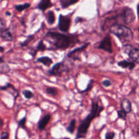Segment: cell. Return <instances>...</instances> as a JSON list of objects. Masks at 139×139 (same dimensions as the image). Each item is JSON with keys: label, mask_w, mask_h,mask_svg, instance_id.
Listing matches in <instances>:
<instances>
[{"label": "cell", "mask_w": 139, "mask_h": 139, "mask_svg": "<svg viewBox=\"0 0 139 139\" xmlns=\"http://www.w3.org/2000/svg\"><path fill=\"white\" fill-rule=\"evenodd\" d=\"M69 71V66L64 63V62H60L57 63L52 68L47 71L48 75L50 76H56V77H60L65 73H66Z\"/></svg>", "instance_id": "5b68a950"}, {"label": "cell", "mask_w": 139, "mask_h": 139, "mask_svg": "<svg viewBox=\"0 0 139 139\" xmlns=\"http://www.w3.org/2000/svg\"><path fill=\"white\" fill-rule=\"evenodd\" d=\"M117 116H118L119 119H122L123 120H126V119L127 114L122 109H119L117 111Z\"/></svg>", "instance_id": "484cf974"}, {"label": "cell", "mask_w": 139, "mask_h": 139, "mask_svg": "<svg viewBox=\"0 0 139 139\" xmlns=\"http://www.w3.org/2000/svg\"><path fill=\"white\" fill-rule=\"evenodd\" d=\"M31 6V3H22V4H18L15 6V9L16 10H17L18 12H21L24 11L25 9H28V8H30Z\"/></svg>", "instance_id": "7402d4cb"}, {"label": "cell", "mask_w": 139, "mask_h": 139, "mask_svg": "<svg viewBox=\"0 0 139 139\" xmlns=\"http://www.w3.org/2000/svg\"><path fill=\"white\" fill-rule=\"evenodd\" d=\"M43 40L50 44V47H47L49 50H65L79 42L76 35H65L56 31L46 33Z\"/></svg>", "instance_id": "6da1fadb"}, {"label": "cell", "mask_w": 139, "mask_h": 139, "mask_svg": "<svg viewBox=\"0 0 139 139\" xmlns=\"http://www.w3.org/2000/svg\"><path fill=\"white\" fill-rule=\"evenodd\" d=\"M3 124H4V123H3V120L2 119L0 118V129L2 128V127L3 126Z\"/></svg>", "instance_id": "d6a6232c"}, {"label": "cell", "mask_w": 139, "mask_h": 139, "mask_svg": "<svg viewBox=\"0 0 139 139\" xmlns=\"http://www.w3.org/2000/svg\"><path fill=\"white\" fill-rule=\"evenodd\" d=\"M138 33H139V27L138 28ZM138 40H139V36H138Z\"/></svg>", "instance_id": "8d00e7d4"}, {"label": "cell", "mask_w": 139, "mask_h": 139, "mask_svg": "<svg viewBox=\"0 0 139 139\" xmlns=\"http://www.w3.org/2000/svg\"><path fill=\"white\" fill-rule=\"evenodd\" d=\"M53 6V3L51 0H40L36 8L41 12H45L46 9Z\"/></svg>", "instance_id": "7c38bea8"}, {"label": "cell", "mask_w": 139, "mask_h": 139, "mask_svg": "<svg viewBox=\"0 0 139 139\" xmlns=\"http://www.w3.org/2000/svg\"><path fill=\"white\" fill-rule=\"evenodd\" d=\"M90 45V43H85L84 45L75 49L71 50L67 54V57L69 59L73 60H80V54L82 52H84Z\"/></svg>", "instance_id": "ba28073f"}, {"label": "cell", "mask_w": 139, "mask_h": 139, "mask_svg": "<svg viewBox=\"0 0 139 139\" xmlns=\"http://www.w3.org/2000/svg\"><path fill=\"white\" fill-rule=\"evenodd\" d=\"M117 65L123 69H128L129 70L132 71L135 68L136 64L133 61H129V60H123L117 63Z\"/></svg>", "instance_id": "5bb4252c"}, {"label": "cell", "mask_w": 139, "mask_h": 139, "mask_svg": "<svg viewBox=\"0 0 139 139\" xmlns=\"http://www.w3.org/2000/svg\"><path fill=\"white\" fill-rule=\"evenodd\" d=\"M46 92L47 94L50 95L51 97H56L58 94V90L55 88L47 86L46 88Z\"/></svg>", "instance_id": "603a6c76"}, {"label": "cell", "mask_w": 139, "mask_h": 139, "mask_svg": "<svg viewBox=\"0 0 139 139\" xmlns=\"http://www.w3.org/2000/svg\"><path fill=\"white\" fill-rule=\"evenodd\" d=\"M76 125V119H72L70 121L69 123L68 126L66 127V131L69 132L70 134H73L75 131V128Z\"/></svg>", "instance_id": "44dd1931"}, {"label": "cell", "mask_w": 139, "mask_h": 139, "mask_svg": "<svg viewBox=\"0 0 139 139\" xmlns=\"http://www.w3.org/2000/svg\"><path fill=\"white\" fill-rule=\"evenodd\" d=\"M10 71L9 65L5 62L3 57H0V72L2 73H8Z\"/></svg>", "instance_id": "e0dca14e"}, {"label": "cell", "mask_w": 139, "mask_h": 139, "mask_svg": "<svg viewBox=\"0 0 139 139\" xmlns=\"http://www.w3.org/2000/svg\"><path fill=\"white\" fill-rule=\"evenodd\" d=\"M93 84H94V80L90 79V82H89V83H88V85H87V88H86L85 90H83V91L79 92H80V93H85V92H88V91L91 90V89L92 88V87H93Z\"/></svg>", "instance_id": "83f0119b"}, {"label": "cell", "mask_w": 139, "mask_h": 139, "mask_svg": "<svg viewBox=\"0 0 139 139\" xmlns=\"http://www.w3.org/2000/svg\"><path fill=\"white\" fill-rule=\"evenodd\" d=\"M137 15H138V17L139 18V3L137 5Z\"/></svg>", "instance_id": "836d02e7"}, {"label": "cell", "mask_w": 139, "mask_h": 139, "mask_svg": "<svg viewBox=\"0 0 139 139\" xmlns=\"http://www.w3.org/2000/svg\"><path fill=\"white\" fill-rule=\"evenodd\" d=\"M6 28V22L5 19L0 17V33Z\"/></svg>", "instance_id": "4316f807"}, {"label": "cell", "mask_w": 139, "mask_h": 139, "mask_svg": "<svg viewBox=\"0 0 139 139\" xmlns=\"http://www.w3.org/2000/svg\"><path fill=\"white\" fill-rule=\"evenodd\" d=\"M109 31L123 44L130 42L134 37V33L131 28L125 25H114L109 27Z\"/></svg>", "instance_id": "277c9868"}, {"label": "cell", "mask_w": 139, "mask_h": 139, "mask_svg": "<svg viewBox=\"0 0 139 139\" xmlns=\"http://www.w3.org/2000/svg\"><path fill=\"white\" fill-rule=\"evenodd\" d=\"M46 21H47V23L49 24L50 25H52L56 21V16L55 13L52 10H49L46 14Z\"/></svg>", "instance_id": "d6986e66"}, {"label": "cell", "mask_w": 139, "mask_h": 139, "mask_svg": "<svg viewBox=\"0 0 139 139\" xmlns=\"http://www.w3.org/2000/svg\"><path fill=\"white\" fill-rule=\"evenodd\" d=\"M3 51H4V47H2V46H0V53L3 52Z\"/></svg>", "instance_id": "e575fe53"}, {"label": "cell", "mask_w": 139, "mask_h": 139, "mask_svg": "<svg viewBox=\"0 0 139 139\" xmlns=\"http://www.w3.org/2000/svg\"><path fill=\"white\" fill-rule=\"evenodd\" d=\"M71 16L69 15H63L60 14L59 18V23H58V27L59 30L64 33H67L69 30L70 27H71Z\"/></svg>", "instance_id": "52a82bcc"}, {"label": "cell", "mask_w": 139, "mask_h": 139, "mask_svg": "<svg viewBox=\"0 0 139 139\" xmlns=\"http://www.w3.org/2000/svg\"><path fill=\"white\" fill-rule=\"evenodd\" d=\"M103 110H104V106L100 100V98H97L96 100H92L91 109H90L88 115L84 118V120L81 122L78 127L76 138L79 139L85 138L91 122L94 120V119L99 117Z\"/></svg>", "instance_id": "3957f363"}, {"label": "cell", "mask_w": 139, "mask_h": 139, "mask_svg": "<svg viewBox=\"0 0 139 139\" xmlns=\"http://www.w3.org/2000/svg\"><path fill=\"white\" fill-rule=\"evenodd\" d=\"M121 108L126 114L132 112V103L128 98H123L121 102Z\"/></svg>", "instance_id": "4fadbf2b"}, {"label": "cell", "mask_w": 139, "mask_h": 139, "mask_svg": "<svg viewBox=\"0 0 139 139\" xmlns=\"http://www.w3.org/2000/svg\"><path fill=\"white\" fill-rule=\"evenodd\" d=\"M112 15L108 16L105 18L102 28L104 31L107 28H109V27L114 25H128L133 22L136 19L135 12L132 8L129 7H124L118 11L113 12Z\"/></svg>", "instance_id": "7a4b0ae2"}, {"label": "cell", "mask_w": 139, "mask_h": 139, "mask_svg": "<svg viewBox=\"0 0 139 139\" xmlns=\"http://www.w3.org/2000/svg\"><path fill=\"white\" fill-rule=\"evenodd\" d=\"M116 134L114 132H108L105 134L104 139H114Z\"/></svg>", "instance_id": "f546056e"}, {"label": "cell", "mask_w": 139, "mask_h": 139, "mask_svg": "<svg viewBox=\"0 0 139 139\" xmlns=\"http://www.w3.org/2000/svg\"><path fill=\"white\" fill-rule=\"evenodd\" d=\"M0 89L2 90H5L7 91L8 92H9L10 94H12L13 96V97L14 98V100L17 98V97L19 96L18 91L15 88L14 85L12 84L8 83L3 86H0Z\"/></svg>", "instance_id": "30bf717a"}, {"label": "cell", "mask_w": 139, "mask_h": 139, "mask_svg": "<svg viewBox=\"0 0 139 139\" xmlns=\"http://www.w3.org/2000/svg\"><path fill=\"white\" fill-rule=\"evenodd\" d=\"M22 94L24 97H25V98H27V99H31V98H32L33 97H34V94H33V92L29 90H22Z\"/></svg>", "instance_id": "cb8c5ba5"}, {"label": "cell", "mask_w": 139, "mask_h": 139, "mask_svg": "<svg viewBox=\"0 0 139 139\" xmlns=\"http://www.w3.org/2000/svg\"><path fill=\"white\" fill-rule=\"evenodd\" d=\"M102 84L104 87H109V86H111L112 85V82L109 79H104V80L102 82Z\"/></svg>", "instance_id": "4dcf8cb0"}, {"label": "cell", "mask_w": 139, "mask_h": 139, "mask_svg": "<svg viewBox=\"0 0 139 139\" xmlns=\"http://www.w3.org/2000/svg\"><path fill=\"white\" fill-rule=\"evenodd\" d=\"M51 116L50 114L47 113L46 115H45L44 116H43L42 117H41V119H40V121L38 122L37 123V128L40 130H44L46 127L47 126V125L49 123L51 119Z\"/></svg>", "instance_id": "8fae6325"}, {"label": "cell", "mask_w": 139, "mask_h": 139, "mask_svg": "<svg viewBox=\"0 0 139 139\" xmlns=\"http://www.w3.org/2000/svg\"><path fill=\"white\" fill-rule=\"evenodd\" d=\"M0 139H9V133L7 132H3L1 134Z\"/></svg>", "instance_id": "1f68e13d"}, {"label": "cell", "mask_w": 139, "mask_h": 139, "mask_svg": "<svg viewBox=\"0 0 139 139\" xmlns=\"http://www.w3.org/2000/svg\"><path fill=\"white\" fill-rule=\"evenodd\" d=\"M79 1V0H60V6H61L62 8L65 9L75 4Z\"/></svg>", "instance_id": "ffe728a7"}, {"label": "cell", "mask_w": 139, "mask_h": 139, "mask_svg": "<svg viewBox=\"0 0 139 139\" xmlns=\"http://www.w3.org/2000/svg\"><path fill=\"white\" fill-rule=\"evenodd\" d=\"M34 39V35H28V37H27V38H26V40H25L24 41H22V43L21 44V46L22 47H25V46H27V45L29 44V43L31 42L32 40Z\"/></svg>", "instance_id": "d4e9b609"}, {"label": "cell", "mask_w": 139, "mask_h": 139, "mask_svg": "<svg viewBox=\"0 0 139 139\" xmlns=\"http://www.w3.org/2000/svg\"><path fill=\"white\" fill-rule=\"evenodd\" d=\"M98 48L103 50L108 53H112V43H111V37L109 34H107L105 37L100 41L99 46H98Z\"/></svg>", "instance_id": "9c48e42d"}, {"label": "cell", "mask_w": 139, "mask_h": 139, "mask_svg": "<svg viewBox=\"0 0 139 139\" xmlns=\"http://www.w3.org/2000/svg\"><path fill=\"white\" fill-rule=\"evenodd\" d=\"M6 14L8 15V16H10V15H11V14H10L9 12H6Z\"/></svg>", "instance_id": "d590c367"}, {"label": "cell", "mask_w": 139, "mask_h": 139, "mask_svg": "<svg viewBox=\"0 0 139 139\" xmlns=\"http://www.w3.org/2000/svg\"><path fill=\"white\" fill-rule=\"evenodd\" d=\"M1 37L2 40L6 41H11L13 40V36L12 33L9 31V28H6L1 33Z\"/></svg>", "instance_id": "2e32d148"}, {"label": "cell", "mask_w": 139, "mask_h": 139, "mask_svg": "<svg viewBox=\"0 0 139 139\" xmlns=\"http://www.w3.org/2000/svg\"><path fill=\"white\" fill-rule=\"evenodd\" d=\"M123 52L127 54L134 63L139 64V48L134 47L129 44H126L123 46Z\"/></svg>", "instance_id": "8992f818"}, {"label": "cell", "mask_w": 139, "mask_h": 139, "mask_svg": "<svg viewBox=\"0 0 139 139\" xmlns=\"http://www.w3.org/2000/svg\"><path fill=\"white\" fill-rule=\"evenodd\" d=\"M26 122H27V116H25V117H22L21 120L18 122V126L20 127H21V128L25 129Z\"/></svg>", "instance_id": "f1b7e54d"}, {"label": "cell", "mask_w": 139, "mask_h": 139, "mask_svg": "<svg viewBox=\"0 0 139 139\" xmlns=\"http://www.w3.org/2000/svg\"><path fill=\"white\" fill-rule=\"evenodd\" d=\"M37 62L43 64V65L46 66H50L53 63V60L48 56L40 57V58H38V59H37Z\"/></svg>", "instance_id": "ac0fdd59"}, {"label": "cell", "mask_w": 139, "mask_h": 139, "mask_svg": "<svg viewBox=\"0 0 139 139\" xmlns=\"http://www.w3.org/2000/svg\"><path fill=\"white\" fill-rule=\"evenodd\" d=\"M46 50H47V46H46V45L44 43L43 40H40V42L38 43L36 48H35V50L31 49V52H29V54H30L32 56L34 57L36 55L37 52L38 51H44Z\"/></svg>", "instance_id": "9a60e30c"}]
</instances>
